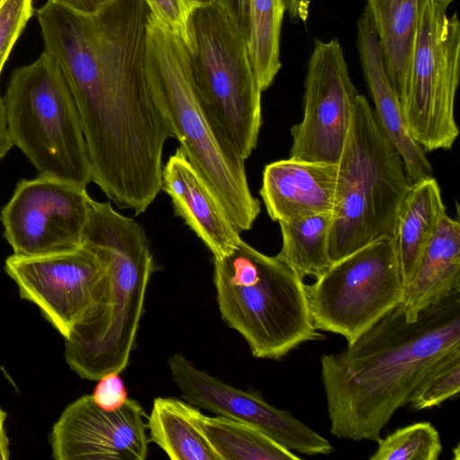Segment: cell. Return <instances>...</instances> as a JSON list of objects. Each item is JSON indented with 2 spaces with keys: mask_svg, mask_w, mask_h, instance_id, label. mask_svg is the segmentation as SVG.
<instances>
[{
  "mask_svg": "<svg viewBox=\"0 0 460 460\" xmlns=\"http://www.w3.org/2000/svg\"><path fill=\"white\" fill-rule=\"evenodd\" d=\"M236 22L246 39L249 28V0H220Z\"/></svg>",
  "mask_w": 460,
  "mask_h": 460,
  "instance_id": "obj_31",
  "label": "cell"
},
{
  "mask_svg": "<svg viewBox=\"0 0 460 460\" xmlns=\"http://www.w3.org/2000/svg\"><path fill=\"white\" fill-rule=\"evenodd\" d=\"M437 1L444 3V4H447V5H449L455 0H437Z\"/></svg>",
  "mask_w": 460,
  "mask_h": 460,
  "instance_id": "obj_36",
  "label": "cell"
},
{
  "mask_svg": "<svg viewBox=\"0 0 460 460\" xmlns=\"http://www.w3.org/2000/svg\"><path fill=\"white\" fill-rule=\"evenodd\" d=\"M453 290H460V223L446 213L404 289L406 321H416Z\"/></svg>",
  "mask_w": 460,
  "mask_h": 460,
  "instance_id": "obj_19",
  "label": "cell"
},
{
  "mask_svg": "<svg viewBox=\"0 0 460 460\" xmlns=\"http://www.w3.org/2000/svg\"><path fill=\"white\" fill-rule=\"evenodd\" d=\"M285 10L293 23L306 22L311 0H284Z\"/></svg>",
  "mask_w": 460,
  "mask_h": 460,
  "instance_id": "obj_32",
  "label": "cell"
},
{
  "mask_svg": "<svg viewBox=\"0 0 460 460\" xmlns=\"http://www.w3.org/2000/svg\"><path fill=\"white\" fill-rule=\"evenodd\" d=\"M4 270L21 297L36 305L66 339L102 299L108 261L83 243L72 250L44 255L12 254Z\"/></svg>",
  "mask_w": 460,
  "mask_h": 460,
  "instance_id": "obj_11",
  "label": "cell"
},
{
  "mask_svg": "<svg viewBox=\"0 0 460 460\" xmlns=\"http://www.w3.org/2000/svg\"><path fill=\"white\" fill-rule=\"evenodd\" d=\"M143 407L128 399L116 410L84 395L61 413L50 434L57 460H144L148 451Z\"/></svg>",
  "mask_w": 460,
  "mask_h": 460,
  "instance_id": "obj_15",
  "label": "cell"
},
{
  "mask_svg": "<svg viewBox=\"0 0 460 460\" xmlns=\"http://www.w3.org/2000/svg\"><path fill=\"white\" fill-rule=\"evenodd\" d=\"M147 58L173 137L234 226L240 233L252 229L261 212V202L250 190L245 160L220 141L208 121L193 88L189 49L151 13Z\"/></svg>",
  "mask_w": 460,
  "mask_h": 460,
  "instance_id": "obj_6",
  "label": "cell"
},
{
  "mask_svg": "<svg viewBox=\"0 0 460 460\" xmlns=\"http://www.w3.org/2000/svg\"><path fill=\"white\" fill-rule=\"evenodd\" d=\"M13 146L6 128L3 98L0 96V161L7 155Z\"/></svg>",
  "mask_w": 460,
  "mask_h": 460,
  "instance_id": "obj_34",
  "label": "cell"
},
{
  "mask_svg": "<svg viewBox=\"0 0 460 460\" xmlns=\"http://www.w3.org/2000/svg\"><path fill=\"white\" fill-rule=\"evenodd\" d=\"M5 2V0H0V8L2 7L3 4Z\"/></svg>",
  "mask_w": 460,
  "mask_h": 460,
  "instance_id": "obj_37",
  "label": "cell"
},
{
  "mask_svg": "<svg viewBox=\"0 0 460 460\" xmlns=\"http://www.w3.org/2000/svg\"><path fill=\"white\" fill-rule=\"evenodd\" d=\"M3 98L13 143L40 175L86 188L92 169L79 112L58 62L45 51L16 68Z\"/></svg>",
  "mask_w": 460,
  "mask_h": 460,
  "instance_id": "obj_8",
  "label": "cell"
},
{
  "mask_svg": "<svg viewBox=\"0 0 460 460\" xmlns=\"http://www.w3.org/2000/svg\"><path fill=\"white\" fill-rule=\"evenodd\" d=\"M305 293L314 327L353 343L402 302L404 287L393 238H379L333 261L305 285Z\"/></svg>",
  "mask_w": 460,
  "mask_h": 460,
  "instance_id": "obj_10",
  "label": "cell"
},
{
  "mask_svg": "<svg viewBox=\"0 0 460 460\" xmlns=\"http://www.w3.org/2000/svg\"><path fill=\"white\" fill-rule=\"evenodd\" d=\"M150 13L144 0H110L93 13L48 0L35 12L44 51L75 102L92 181L137 216L161 190L164 146L173 137L148 66Z\"/></svg>",
  "mask_w": 460,
  "mask_h": 460,
  "instance_id": "obj_1",
  "label": "cell"
},
{
  "mask_svg": "<svg viewBox=\"0 0 460 460\" xmlns=\"http://www.w3.org/2000/svg\"><path fill=\"white\" fill-rule=\"evenodd\" d=\"M98 381L92 396L101 408L116 410L128 400L126 387L119 373L108 374Z\"/></svg>",
  "mask_w": 460,
  "mask_h": 460,
  "instance_id": "obj_30",
  "label": "cell"
},
{
  "mask_svg": "<svg viewBox=\"0 0 460 460\" xmlns=\"http://www.w3.org/2000/svg\"><path fill=\"white\" fill-rule=\"evenodd\" d=\"M337 181V163L293 158L265 165L260 195L274 222H288L332 212Z\"/></svg>",
  "mask_w": 460,
  "mask_h": 460,
  "instance_id": "obj_17",
  "label": "cell"
},
{
  "mask_svg": "<svg viewBox=\"0 0 460 460\" xmlns=\"http://www.w3.org/2000/svg\"><path fill=\"white\" fill-rule=\"evenodd\" d=\"M410 186L399 153L359 93L337 162L329 242L332 262L379 238L392 237Z\"/></svg>",
  "mask_w": 460,
  "mask_h": 460,
  "instance_id": "obj_5",
  "label": "cell"
},
{
  "mask_svg": "<svg viewBox=\"0 0 460 460\" xmlns=\"http://www.w3.org/2000/svg\"><path fill=\"white\" fill-rule=\"evenodd\" d=\"M332 212L280 222L281 250L277 256L300 277L317 279L332 263L329 242Z\"/></svg>",
  "mask_w": 460,
  "mask_h": 460,
  "instance_id": "obj_24",
  "label": "cell"
},
{
  "mask_svg": "<svg viewBox=\"0 0 460 460\" xmlns=\"http://www.w3.org/2000/svg\"><path fill=\"white\" fill-rule=\"evenodd\" d=\"M460 348V290L407 322L402 303L339 353L321 357L331 421L341 439L377 441L430 367Z\"/></svg>",
  "mask_w": 460,
  "mask_h": 460,
  "instance_id": "obj_2",
  "label": "cell"
},
{
  "mask_svg": "<svg viewBox=\"0 0 460 460\" xmlns=\"http://www.w3.org/2000/svg\"><path fill=\"white\" fill-rule=\"evenodd\" d=\"M304 86V113L290 130L289 158L335 164L359 94L337 39L315 40Z\"/></svg>",
  "mask_w": 460,
  "mask_h": 460,
  "instance_id": "obj_13",
  "label": "cell"
},
{
  "mask_svg": "<svg viewBox=\"0 0 460 460\" xmlns=\"http://www.w3.org/2000/svg\"><path fill=\"white\" fill-rule=\"evenodd\" d=\"M284 0H249L247 47L261 90L266 91L281 68L280 32Z\"/></svg>",
  "mask_w": 460,
  "mask_h": 460,
  "instance_id": "obj_25",
  "label": "cell"
},
{
  "mask_svg": "<svg viewBox=\"0 0 460 460\" xmlns=\"http://www.w3.org/2000/svg\"><path fill=\"white\" fill-rule=\"evenodd\" d=\"M83 243L108 261L104 296L65 339V358L79 376L98 381L128 365L155 262L146 230L110 201L89 199Z\"/></svg>",
  "mask_w": 460,
  "mask_h": 460,
  "instance_id": "obj_3",
  "label": "cell"
},
{
  "mask_svg": "<svg viewBox=\"0 0 460 460\" xmlns=\"http://www.w3.org/2000/svg\"><path fill=\"white\" fill-rule=\"evenodd\" d=\"M376 442L371 460H438L442 452L439 433L429 421L397 429Z\"/></svg>",
  "mask_w": 460,
  "mask_h": 460,
  "instance_id": "obj_26",
  "label": "cell"
},
{
  "mask_svg": "<svg viewBox=\"0 0 460 460\" xmlns=\"http://www.w3.org/2000/svg\"><path fill=\"white\" fill-rule=\"evenodd\" d=\"M357 48L363 75L374 102V112L384 132L399 153L411 184L433 176V168L423 149L411 137L399 97L387 77L378 39L368 8L357 23Z\"/></svg>",
  "mask_w": 460,
  "mask_h": 460,
  "instance_id": "obj_18",
  "label": "cell"
},
{
  "mask_svg": "<svg viewBox=\"0 0 460 460\" xmlns=\"http://www.w3.org/2000/svg\"><path fill=\"white\" fill-rule=\"evenodd\" d=\"M33 0H5L0 8V75L8 57L33 15Z\"/></svg>",
  "mask_w": 460,
  "mask_h": 460,
  "instance_id": "obj_29",
  "label": "cell"
},
{
  "mask_svg": "<svg viewBox=\"0 0 460 460\" xmlns=\"http://www.w3.org/2000/svg\"><path fill=\"white\" fill-rule=\"evenodd\" d=\"M459 391L460 348H456L430 367L411 393L407 403L415 411L429 409L457 395Z\"/></svg>",
  "mask_w": 460,
  "mask_h": 460,
  "instance_id": "obj_27",
  "label": "cell"
},
{
  "mask_svg": "<svg viewBox=\"0 0 460 460\" xmlns=\"http://www.w3.org/2000/svg\"><path fill=\"white\" fill-rule=\"evenodd\" d=\"M203 3L204 2H209V1H214V0H201Z\"/></svg>",
  "mask_w": 460,
  "mask_h": 460,
  "instance_id": "obj_38",
  "label": "cell"
},
{
  "mask_svg": "<svg viewBox=\"0 0 460 460\" xmlns=\"http://www.w3.org/2000/svg\"><path fill=\"white\" fill-rule=\"evenodd\" d=\"M190 416L220 460H300L258 429L229 418L210 417L190 406Z\"/></svg>",
  "mask_w": 460,
  "mask_h": 460,
  "instance_id": "obj_23",
  "label": "cell"
},
{
  "mask_svg": "<svg viewBox=\"0 0 460 460\" xmlns=\"http://www.w3.org/2000/svg\"><path fill=\"white\" fill-rule=\"evenodd\" d=\"M384 66L399 100L406 90L418 26L419 0H367Z\"/></svg>",
  "mask_w": 460,
  "mask_h": 460,
  "instance_id": "obj_21",
  "label": "cell"
},
{
  "mask_svg": "<svg viewBox=\"0 0 460 460\" xmlns=\"http://www.w3.org/2000/svg\"><path fill=\"white\" fill-rule=\"evenodd\" d=\"M6 413L0 408V460H7L10 456L9 440L4 423Z\"/></svg>",
  "mask_w": 460,
  "mask_h": 460,
  "instance_id": "obj_35",
  "label": "cell"
},
{
  "mask_svg": "<svg viewBox=\"0 0 460 460\" xmlns=\"http://www.w3.org/2000/svg\"><path fill=\"white\" fill-rule=\"evenodd\" d=\"M154 18L192 48L191 18L202 4L201 0H144Z\"/></svg>",
  "mask_w": 460,
  "mask_h": 460,
  "instance_id": "obj_28",
  "label": "cell"
},
{
  "mask_svg": "<svg viewBox=\"0 0 460 460\" xmlns=\"http://www.w3.org/2000/svg\"><path fill=\"white\" fill-rule=\"evenodd\" d=\"M61 4L79 13H93L110 0H56Z\"/></svg>",
  "mask_w": 460,
  "mask_h": 460,
  "instance_id": "obj_33",
  "label": "cell"
},
{
  "mask_svg": "<svg viewBox=\"0 0 460 460\" xmlns=\"http://www.w3.org/2000/svg\"><path fill=\"white\" fill-rule=\"evenodd\" d=\"M303 279L277 255L243 239L230 253L214 259L221 317L254 358L278 360L305 341L324 339L313 325Z\"/></svg>",
  "mask_w": 460,
  "mask_h": 460,
  "instance_id": "obj_4",
  "label": "cell"
},
{
  "mask_svg": "<svg viewBox=\"0 0 460 460\" xmlns=\"http://www.w3.org/2000/svg\"><path fill=\"white\" fill-rule=\"evenodd\" d=\"M448 5L419 0L418 26L408 84L400 99L406 128L425 153L448 150L459 128L455 101L460 73V22Z\"/></svg>",
  "mask_w": 460,
  "mask_h": 460,
  "instance_id": "obj_9",
  "label": "cell"
},
{
  "mask_svg": "<svg viewBox=\"0 0 460 460\" xmlns=\"http://www.w3.org/2000/svg\"><path fill=\"white\" fill-rule=\"evenodd\" d=\"M446 213L439 184L433 176L411 184L392 235L404 289Z\"/></svg>",
  "mask_w": 460,
  "mask_h": 460,
  "instance_id": "obj_20",
  "label": "cell"
},
{
  "mask_svg": "<svg viewBox=\"0 0 460 460\" xmlns=\"http://www.w3.org/2000/svg\"><path fill=\"white\" fill-rule=\"evenodd\" d=\"M162 190L171 198L175 215L184 220L214 259L230 253L242 240L241 233L180 146L163 166Z\"/></svg>",
  "mask_w": 460,
  "mask_h": 460,
  "instance_id": "obj_16",
  "label": "cell"
},
{
  "mask_svg": "<svg viewBox=\"0 0 460 460\" xmlns=\"http://www.w3.org/2000/svg\"><path fill=\"white\" fill-rule=\"evenodd\" d=\"M89 199L86 188L54 178L21 180L0 213L13 254L44 255L81 245Z\"/></svg>",
  "mask_w": 460,
  "mask_h": 460,
  "instance_id": "obj_12",
  "label": "cell"
},
{
  "mask_svg": "<svg viewBox=\"0 0 460 460\" xmlns=\"http://www.w3.org/2000/svg\"><path fill=\"white\" fill-rule=\"evenodd\" d=\"M190 404L157 397L148 416L150 440L172 460H220L190 416Z\"/></svg>",
  "mask_w": 460,
  "mask_h": 460,
  "instance_id": "obj_22",
  "label": "cell"
},
{
  "mask_svg": "<svg viewBox=\"0 0 460 460\" xmlns=\"http://www.w3.org/2000/svg\"><path fill=\"white\" fill-rule=\"evenodd\" d=\"M189 49L193 88L220 141L246 160L262 124L261 93L247 41L226 7L204 2L191 18Z\"/></svg>",
  "mask_w": 460,
  "mask_h": 460,
  "instance_id": "obj_7",
  "label": "cell"
},
{
  "mask_svg": "<svg viewBox=\"0 0 460 460\" xmlns=\"http://www.w3.org/2000/svg\"><path fill=\"white\" fill-rule=\"evenodd\" d=\"M171 377L190 405L249 424L285 448L306 456L331 455L332 444L288 411L268 403L253 390H241L195 367L181 353L168 358Z\"/></svg>",
  "mask_w": 460,
  "mask_h": 460,
  "instance_id": "obj_14",
  "label": "cell"
}]
</instances>
